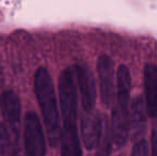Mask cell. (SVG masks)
Wrapping results in <instances>:
<instances>
[{"instance_id": "obj_3", "label": "cell", "mask_w": 157, "mask_h": 156, "mask_svg": "<svg viewBox=\"0 0 157 156\" xmlns=\"http://www.w3.org/2000/svg\"><path fill=\"white\" fill-rule=\"evenodd\" d=\"M130 73L127 67L120 65L117 71V93L110 123L112 139L118 148L126 143L130 133Z\"/></svg>"}, {"instance_id": "obj_10", "label": "cell", "mask_w": 157, "mask_h": 156, "mask_svg": "<svg viewBox=\"0 0 157 156\" xmlns=\"http://www.w3.org/2000/svg\"><path fill=\"white\" fill-rule=\"evenodd\" d=\"M147 109L141 97H136L130 104V131L135 135H140L144 131Z\"/></svg>"}, {"instance_id": "obj_1", "label": "cell", "mask_w": 157, "mask_h": 156, "mask_svg": "<svg viewBox=\"0 0 157 156\" xmlns=\"http://www.w3.org/2000/svg\"><path fill=\"white\" fill-rule=\"evenodd\" d=\"M61 115V156H82L78 128V88L74 67H65L58 78Z\"/></svg>"}, {"instance_id": "obj_13", "label": "cell", "mask_w": 157, "mask_h": 156, "mask_svg": "<svg viewBox=\"0 0 157 156\" xmlns=\"http://www.w3.org/2000/svg\"><path fill=\"white\" fill-rule=\"evenodd\" d=\"M130 156H149V146L144 138H140L135 142Z\"/></svg>"}, {"instance_id": "obj_8", "label": "cell", "mask_w": 157, "mask_h": 156, "mask_svg": "<svg viewBox=\"0 0 157 156\" xmlns=\"http://www.w3.org/2000/svg\"><path fill=\"white\" fill-rule=\"evenodd\" d=\"M104 119L97 111H81L80 134L83 146L88 150L96 148L103 129Z\"/></svg>"}, {"instance_id": "obj_12", "label": "cell", "mask_w": 157, "mask_h": 156, "mask_svg": "<svg viewBox=\"0 0 157 156\" xmlns=\"http://www.w3.org/2000/svg\"><path fill=\"white\" fill-rule=\"evenodd\" d=\"M0 156H14V143L6 124L0 122Z\"/></svg>"}, {"instance_id": "obj_6", "label": "cell", "mask_w": 157, "mask_h": 156, "mask_svg": "<svg viewBox=\"0 0 157 156\" xmlns=\"http://www.w3.org/2000/svg\"><path fill=\"white\" fill-rule=\"evenodd\" d=\"M97 75L99 81V93L104 106L111 107L116 100L117 79L114 74V62L108 55H101L97 59Z\"/></svg>"}, {"instance_id": "obj_9", "label": "cell", "mask_w": 157, "mask_h": 156, "mask_svg": "<svg viewBox=\"0 0 157 156\" xmlns=\"http://www.w3.org/2000/svg\"><path fill=\"white\" fill-rule=\"evenodd\" d=\"M144 93L147 113L157 118V65L152 63L144 67Z\"/></svg>"}, {"instance_id": "obj_14", "label": "cell", "mask_w": 157, "mask_h": 156, "mask_svg": "<svg viewBox=\"0 0 157 156\" xmlns=\"http://www.w3.org/2000/svg\"><path fill=\"white\" fill-rule=\"evenodd\" d=\"M151 144H152V156H157V120L154 122L153 128H152Z\"/></svg>"}, {"instance_id": "obj_4", "label": "cell", "mask_w": 157, "mask_h": 156, "mask_svg": "<svg viewBox=\"0 0 157 156\" xmlns=\"http://www.w3.org/2000/svg\"><path fill=\"white\" fill-rule=\"evenodd\" d=\"M0 112L12 137L13 143L21 141V103L18 94L13 90H6L0 94Z\"/></svg>"}, {"instance_id": "obj_16", "label": "cell", "mask_w": 157, "mask_h": 156, "mask_svg": "<svg viewBox=\"0 0 157 156\" xmlns=\"http://www.w3.org/2000/svg\"><path fill=\"white\" fill-rule=\"evenodd\" d=\"M120 156H125V155H124V154H122V155H120Z\"/></svg>"}, {"instance_id": "obj_7", "label": "cell", "mask_w": 157, "mask_h": 156, "mask_svg": "<svg viewBox=\"0 0 157 156\" xmlns=\"http://www.w3.org/2000/svg\"><path fill=\"white\" fill-rule=\"evenodd\" d=\"M82 111L95 110L96 102V82L94 74L86 63H77L74 65Z\"/></svg>"}, {"instance_id": "obj_5", "label": "cell", "mask_w": 157, "mask_h": 156, "mask_svg": "<svg viewBox=\"0 0 157 156\" xmlns=\"http://www.w3.org/2000/svg\"><path fill=\"white\" fill-rule=\"evenodd\" d=\"M24 148L28 156H46V139L41 120L34 111H28L24 120Z\"/></svg>"}, {"instance_id": "obj_2", "label": "cell", "mask_w": 157, "mask_h": 156, "mask_svg": "<svg viewBox=\"0 0 157 156\" xmlns=\"http://www.w3.org/2000/svg\"><path fill=\"white\" fill-rule=\"evenodd\" d=\"M34 92L43 116L48 141L55 148L61 138V115L54 80L49 71L44 67H39L34 74Z\"/></svg>"}, {"instance_id": "obj_15", "label": "cell", "mask_w": 157, "mask_h": 156, "mask_svg": "<svg viewBox=\"0 0 157 156\" xmlns=\"http://www.w3.org/2000/svg\"><path fill=\"white\" fill-rule=\"evenodd\" d=\"M14 156H28L25 148L21 146V141L14 144Z\"/></svg>"}, {"instance_id": "obj_11", "label": "cell", "mask_w": 157, "mask_h": 156, "mask_svg": "<svg viewBox=\"0 0 157 156\" xmlns=\"http://www.w3.org/2000/svg\"><path fill=\"white\" fill-rule=\"evenodd\" d=\"M112 142L113 139H112L111 126L108 120L105 118L98 144L96 146V156H109L112 151Z\"/></svg>"}]
</instances>
